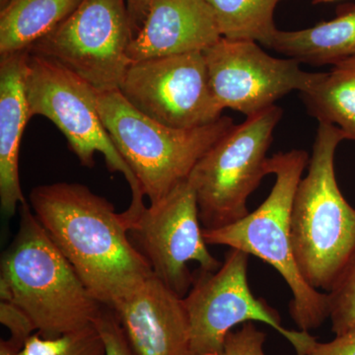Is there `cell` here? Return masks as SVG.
I'll list each match as a JSON object with an SVG mask.
<instances>
[{
	"instance_id": "24",
	"label": "cell",
	"mask_w": 355,
	"mask_h": 355,
	"mask_svg": "<svg viewBox=\"0 0 355 355\" xmlns=\"http://www.w3.org/2000/svg\"><path fill=\"white\" fill-rule=\"evenodd\" d=\"M0 322L10 331L9 340L20 349L37 333L34 324L24 311L7 301H0Z\"/></svg>"
},
{
	"instance_id": "9",
	"label": "cell",
	"mask_w": 355,
	"mask_h": 355,
	"mask_svg": "<svg viewBox=\"0 0 355 355\" xmlns=\"http://www.w3.org/2000/svg\"><path fill=\"white\" fill-rule=\"evenodd\" d=\"M132 39L127 0H83L29 53L53 60L107 93L120 89L132 64L128 55Z\"/></svg>"
},
{
	"instance_id": "1",
	"label": "cell",
	"mask_w": 355,
	"mask_h": 355,
	"mask_svg": "<svg viewBox=\"0 0 355 355\" xmlns=\"http://www.w3.org/2000/svg\"><path fill=\"white\" fill-rule=\"evenodd\" d=\"M35 216L84 286L112 308L153 275L114 207L84 184L55 183L33 189Z\"/></svg>"
},
{
	"instance_id": "5",
	"label": "cell",
	"mask_w": 355,
	"mask_h": 355,
	"mask_svg": "<svg viewBox=\"0 0 355 355\" xmlns=\"http://www.w3.org/2000/svg\"><path fill=\"white\" fill-rule=\"evenodd\" d=\"M103 123L151 203L190 177L195 166L233 127L221 116L205 127L181 130L151 120L133 108L120 91L100 93Z\"/></svg>"
},
{
	"instance_id": "14",
	"label": "cell",
	"mask_w": 355,
	"mask_h": 355,
	"mask_svg": "<svg viewBox=\"0 0 355 355\" xmlns=\"http://www.w3.org/2000/svg\"><path fill=\"white\" fill-rule=\"evenodd\" d=\"M221 38L207 0H153L128 55L137 62L205 51Z\"/></svg>"
},
{
	"instance_id": "27",
	"label": "cell",
	"mask_w": 355,
	"mask_h": 355,
	"mask_svg": "<svg viewBox=\"0 0 355 355\" xmlns=\"http://www.w3.org/2000/svg\"><path fill=\"white\" fill-rule=\"evenodd\" d=\"M20 350L9 340H0V355H18Z\"/></svg>"
},
{
	"instance_id": "21",
	"label": "cell",
	"mask_w": 355,
	"mask_h": 355,
	"mask_svg": "<svg viewBox=\"0 0 355 355\" xmlns=\"http://www.w3.org/2000/svg\"><path fill=\"white\" fill-rule=\"evenodd\" d=\"M327 294L331 330L340 335L355 324V250Z\"/></svg>"
},
{
	"instance_id": "29",
	"label": "cell",
	"mask_w": 355,
	"mask_h": 355,
	"mask_svg": "<svg viewBox=\"0 0 355 355\" xmlns=\"http://www.w3.org/2000/svg\"><path fill=\"white\" fill-rule=\"evenodd\" d=\"M336 0H314V3H323V2H333Z\"/></svg>"
},
{
	"instance_id": "26",
	"label": "cell",
	"mask_w": 355,
	"mask_h": 355,
	"mask_svg": "<svg viewBox=\"0 0 355 355\" xmlns=\"http://www.w3.org/2000/svg\"><path fill=\"white\" fill-rule=\"evenodd\" d=\"M153 0H127L133 38L141 29Z\"/></svg>"
},
{
	"instance_id": "2",
	"label": "cell",
	"mask_w": 355,
	"mask_h": 355,
	"mask_svg": "<svg viewBox=\"0 0 355 355\" xmlns=\"http://www.w3.org/2000/svg\"><path fill=\"white\" fill-rule=\"evenodd\" d=\"M0 301L24 311L46 338L95 324L105 306L84 286L31 205H20L17 234L2 254Z\"/></svg>"
},
{
	"instance_id": "7",
	"label": "cell",
	"mask_w": 355,
	"mask_h": 355,
	"mask_svg": "<svg viewBox=\"0 0 355 355\" xmlns=\"http://www.w3.org/2000/svg\"><path fill=\"white\" fill-rule=\"evenodd\" d=\"M277 106L247 116L207 151L189 180L203 230L225 227L249 214L247 200L268 175L266 156L282 119Z\"/></svg>"
},
{
	"instance_id": "8",
	"label": "cell",
	"mask_w": 355,
	"mask_h": 355,
	"mask_svg": "<svg viewBox=\"0 0 355 355\" xmlns=\"http://www.w3.org/2000/svg\"><path fill=\"white\" fill-rule=\"evenodd\" d=\"M249 254L230 250L216 272L198 270L184 298L191 323V355H220L226 336L247 322H261L286 338L297 355H307L317 338L309 331L287 330L266 300L254 297L248 282Z\"/></svg>"
},
{
	"instance_id": "15",
	"label": "cell",
	"mask_w": 355,
	"mask_h": 355,
	"mask_svg": "<svg viewBox=\"0 0 355 355\" xmlns=\"http://www.w3.org/2000/svg\"><path fill=\"white\" fill-rule=\"evenodd\" d=\"M29 58V51L0 55V203L6 216L27 202L21 188L19 154L32 118L25 88Z\"/></svg>"
},
{
	"instance_id": "25",
	"label": "cell",
	"mask_w": 355,
	"mask_h": 355,
	"mask_svg": "<svg viewBox=\"0 0 355 355\" xmlns=\"http://www.w3.org/2000/svg\"><path fill=\"white\" fill-rule=\"evenodd\" d=\"M307 355H355V324L331 342H317Z\"/></svg>"
},
{
	"instance_id": "20",
	"label": "cell",
	"mask_w": 355,
	"mask_h": 355,
	"mask_svg": "<svg viewBox=\"0 0 355 355\" xmlns=\"http://www.w3.org/2000/svg\"><path fill=\"white\" fill-rule=\"evenodd\" d=\"M18 355H106V347L101 333L92 324L58 338L34 334Z\"/></svg>"
},
{
	"instance_id": "6",
	"label": "cell",
	"mask_w": 355,
	"mask_h": 355,
	"mask_svg": "<svg viewBox=\"0 0 355 355\" xmlns=\"http://www.w3.org/2000/svg\"><path fill=\"white\" fill-rule=\"evenodd\" d=\"M25 88L32 118L43 116L55 123L81 165L92 168L95 153H100L110 171L120 172L125 178L132 202L121 216L128 227L146 207L144 195L103 123L98 106L100 93L62 65L31 53Z\"/></svg>"
},
{
	"instance_id": "4",
	"label": "cell",
	"mask_w": 355,
	"mask_h": 355,
	"mask_svg": "<svg viewBox=\"0 0 355 355\" xmlns=\"http://www.w3.org/2000/svg\"><path fill=\"white\" fill-rule=\"evenodd\" d=\"M309 164L301 149L279 153L268 159V173L277 177L265 202L254 211L230 225L203 230L207 245L241 250L272 266L293 295L289 313L300 331L320 328L328 318V294L313 288L299 272L292 249L291 216L299 182Z\"/></svg>"
},
{
	"instance_id": "22",
	"label": "cell",
	"mask_w": 355,
	"mask_h": 355,
	"mask_svg": "<svg viewBox=\"0 0 355 355\" xmlns=\"http://www.w3.org/2000/svg\"><path fill=\"white\" fill-rule=\"evenodd\" d=\"M266 335L253 322H247L226 336L220 355H266L263 345Z\"/></svg>"
},
{
	"instance_id": "12",
	"label": "cell",
	"mask_w": 355,
	"mask_h": 355,
	"mask_svg": "<svg viewBox=\"0 0 355 355\" xmlns=\"http://www.w3.org/2000/svg\"><path fill=\"white\" fill-rule=\"evenodd\" d=\"M210 86L222 110L247 116L275 106L292 91L307 90L323 72H306L293 58L268 55L250 40L221 38L203 51Z\"/></svg>"
},
{
	"instance_id": "3",
	"label": "cell",
	"mask_w": 355,
	"mask_h": 355,
	"mask_svg": "<svg viewBox=\"0 0 355 355\" xmlns=\"http://www.w3.org/2000/svg\"><path fill=\"white\" fill-rule=\"evenodd\" d=\"M336 125L319 123L308 173L299 182L291 216L294 259L305 282L329 292L355 250V209L338 188Z\"/></svg>"
},
{
	"instance_id": "16",
	"label": "cell",
	"mask_w": 355,
	"mask_h": 355,
	"mask_svg": "<svg viewBox=\"0 0 355 355\" xmlns=\"http://www.w3.org/2000/svg\"><path fill=\"white\" fill-rule=\"evenodd\" d=\"M268 48L303 64H336L355 55V3L338 9L333 20L297 31H277Z\"/></svg>"
},
{
	"instance_id": "11",
	"label": "cell",
	"mask_w": 355,
	"mask_h": 355,
	"mask_svg": "<svg viewBox=\"0 0 355 355\" xmlns=\"http://www.w3.org/2000/svg\"><path fill=\"white\" fill-rule=\"evenodd\" d=\"M123 97L140 113L181 130L221 118L203 51L132 62L121 83Z\"/></svg>"
},
{
	"instance_id": "23",
	"label": "cell",
	"mask_w": 355,
	"mask_h": 355,
	"mask_svg": "<svg viewBox=\"0 0 355 355\" xmlns=\"http://www.w3.org/2000/svg\"><path fill=\"white\" fill-rule=\"evenodd\" d=\"M95 324L104 340L106 355H135L128 345L118 318L111 308L104 307Z\"/></svg>"
},
{
	"instance_id": "10",
	"label": "cell",
	"mask_w": 355,
	"mask_h": 355,
	"mask_svg": "<svg viewBox=\"0 0 355 355\" xmlns=\"http://www.w3.org/2000/svg\"><path fill=\"white\" fill-rule=\"evenodd\" d=\"M128 233L153 275L180 297H186L195 279L190 261H197L205 272H216L222 265L207 249L197 195L189 179L142 210Z\"/></svg>"
},
{
	"instance_id": "19",
	"label": "cell",
	"mask_w": 355,
	"mask_h": 355,
	"mask_svg": "<svg viewBox=\"0 0 355 355\" xmlns=\"http://www.w3.org/2000/svg\"><path fill=\"white\" fill-rule=\"evenodd\" d=\"M222 38L250 40L268 46L277 31L275 7L282 0H207Z\"/></svg>"
},
{
	"instance_id": "18",
	"label": "cell",
	"mask_w": 355,
	"mask_h": 355,
	"mask_svg": "<svg viewBox=\"0 0 355 355\" xmlns=\"http://www.w3.org/2000/svg\"><path fill=\"white\" fill-rule=\"evenodd\" d=\"M301 97L319 123L336 125L345 139L355 141V55L323 72Z\"/></svg>"
},
{
	"instance_id": "13",
	"label": "cell",
	"mask_w": 355,
	"mask_h": 355,
	"mask_svg": "<svg viewBox=\"0 0 355 355\" xmlns=\"http://www.w3.org/2000/svg\"><path fill=\"white\" fill-rule=\"evenodd\" d=\"M135 355H191L184 298L153 275L111 308Z\"/></svg>"
},
{
	"instance_id": "17",
	"label": "cell",
	"mask_w": 355,
	"mask_h": 355,
	"mask_svg": "<svg viewBox=\"0 0 355 355\" xmlns=\"http://www.w3.org/2000/svg\"><path fill=\"white\" fill-rule=\"evenodd\" d=\"M83 0H10L0 9V55L29 51Z\"/></svg>"
},
{
	"instance_id": "28",
	"label": "cell",
	"mask_w": 355,
	"mask_h": 355,
	"mask_svg": "<svg viewBox=\"0 0 355 355\" xmlns=\"http://www.w3.org/2000/svg\"><path fill=\"white\" fill-rule=\"evenodd\" d=\"M10 0H0V9L3 8Z\"/></svg>"
}]
</instances>
